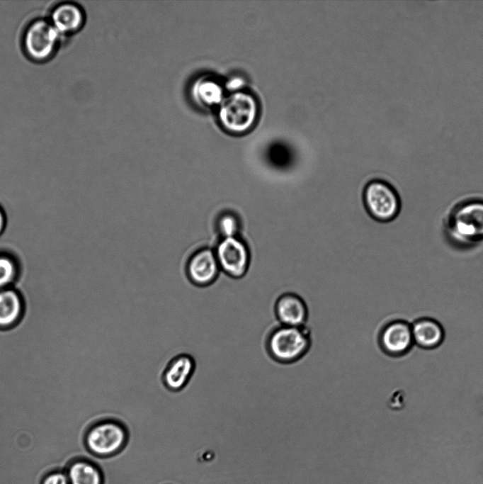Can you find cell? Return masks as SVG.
<instances>
[{
  "label": "cell",
  "mask_w": 483,
  "mask_h": 484,
  "mask_svg": "<svg viewBox=\"0 0 483 484\" xmlns=\"http://www.w3.org/2000/svg\"><path fill=\"white\" fill-rule=\"evenodd\" d=\"M448 242L458 249H470L483 242V197L470 196L454 203L443 220Z\"/></svg>",
  "instance_id": "1"
},
{
  "label": "cell",
  "mask_w": 483,
  "mask_h": 484,
  "mask_svg": "<svg viewBox=\"0 0 483 484\" xmlns=\"http://www.w3.org/2000/svg\"><path fill=\"white\" fill-rule=\"evenodd\" d=\"M62 37L47 18L37 17L25 26L21 39L24 55L31 62L41 64L51 60L61 45Z\"/></svg>",
  "instance_id": "2"
},
{
  "label": "cell",
  "mask_w": 483,
  "mask_h": 484,
  "mask_svg": "<svg viewBox=\"0 0 483 484\" xmlns=\"http://www.w3.org/2000/svg\"><path fill=\"white\" fill-rule=\"evenodd\" d=\"M311 343V331L306 324L300 327L279 325L269 333L266 349L275 361L290 364L303 357L309 351Z\"/></svg>",
  "instance_id": "3"
},
{
  "label": "cell",
  "mask_w": 483,
  "mask_h": 484,
  "mask_svg": "<svg viewBox=\"0 0 483 484\" xmlns=\"http://www.w3.org/2000/svg\"><path fill=\"white\" fill-rule=\"evenodd\" d=\"M258 103L251 93L241 90L229 93L218 106L217 117L221 126L233 134H243L255 125Z\"/></svg>",
  "instance_id": "4"
},
{
  "label": "cell",
  "mask_w": 483,
  "mask_h": 484,
  "mask_svg": "<svg viewBox=\"0 0 483 484\" xmlns=\"http://www.w3.org/2000/svg\"><path fill=\"white\" fill-rule=\"evenodd\" d=\"M365 208L371 218L380 223L394 220L402 209V201L397 189L382 179L369 181L363 194Z\"/></svg>",
  "instance_id": "5"
},
{
  "label": "cell",
  "mask_w": 483,
  "mask_h": 484,
  "mask_svg": "<svg viewBox=\"0 0 483 484\" xmlns=\"http://www.w3.org/2000/svg\"><path fill=\"white\" fill-rule=\"evenodd\" d=\"M127 438V429L122 422L117 419H106L89 428L85 443L93 454L106 458L118 454L125 446Z\"/></svg>",
  "instance_id": "6"
},
{
  "label": "cell",
  "mask_w": 483,
  "mask_h": 484,
  "mask_svg": "<svg viewBox=\"0 0 483 484\" xmlns=\"http://www.w3.org/2000/svg\"><path fill=\"white\" fill-rule=\"evenodd\" d=\"M220 271L234 278H242L248 271L250 252L238 237L221 238L214 250Z\"/></svg>",
  "instance_id": "7"
},
{
  "label": "cell",
  "mask_w": 483,
  "mask_h": 484,
  "mask_svg": "<svg viewBox=\"0 0 483 484\" xmlns=\"http://www.w3.org/2000/svg\"><path fill=\"white\" fill-rule=\"evenodd\" d=\"M378 344L382 351L389 356L407 354L414 345L411 324L403 319L387 322L379 332Z\"/></svg>",
  "instance_id": "8"
},
{
  "label": "cell",
  "mask_w": 483,
  "mask_h": 484,
  "mask_svg": "<svg viewBox=\"0 0 483 484\" xmlns=\"http://www.w3.org/2000/svg\"><path fill=\"white\" fill-rule=\"evenodd\" d=\"M47 18L62 38L79 33L86 22L82 6L69 1L56 4L51 8Z\"/></svg>",
  "instance_id": "9"
},
{
  "label": "cell",
  "mask_w": 483,
  "mask_h": 484,
  "mask_svg": "<svg viewBox=\"0 0 483 484\" xmlns=\"http://www.w3.org/2000/svg\"><path fill=\"white\" fill-rule=\"evenodd\" d=\"M220 271L214 250L202 248L195 251L186 264V274L189 281L200 287L212 283Z\"/></svg>",
  "instance_id": "10"
},
{
  "label": "cell",
  "mask_w": 483,
  "mask_h": 484,
  "mask_svg": "<svg viewBox=\"0 0 483 484\" xmlns=\"http://www.w3.org/2000/svg\"><path fill=\"white\" fill-rule=\"evenodd\" d=\"M274 312L282 325L300 327L307 322V305L301 296L294 293L280 295L275 303Z\"/></svg>",
  "instance_id": "11"
},
{
  "label": "cell",
  "mask_w": 483,
  "mask_h": 484,
  "mask_svg": "<svg viewBox=\"0 0 483 484\" xmlns=\"http://www.w3.org/2000/svg\"><path fill=\"white\" fill-rule=\"evenodd\" d=\"M195 368L193 357L188 354H181L172 358L163 370L162 381L172 392L183 390L190 381Z\"/></svg>",
  "instance_id": "12"
},
{
  "label": "cell",
  "mask_w": 483,
  "mask_h": 484,
  "mask_svg": "<svg viewBox=\"0 0 483 484\" xmlns=\"http://www.w3.org/2000/svg\"><path fill=\"white\" fill-rule=\"evenodd\" d=\"M414 344L424 350L439 347L445 340V331L443 325L435 318L422 317L411 324Z\"/></svg>",
  "instance_id": "13"
},
{
  "label": "cell",
  "mask_w": 483,
  "mask_h": 484,
  "mask_svg": "<svg viewBox=\"0 0 483 484\" xmlns=\"http://www.w3.org/2000/svg\"><path fill=\"white\" fill-rule=\"evenodd\" d=\"M191 96L199 106L212 108L219 106L225 98V87L211 75L199 77L192 84Z\"/></svg>",
  "instance_id": "14"
},
{
  "label": "cell",
  "mask_w": 483,
  "mask_h": 484,
  "mask_svg": "<svg viewBox=\"0 0 483 484\" xmlns=\"http://www.w3.org/2000/svg\"><path fill=\"white\" fill-rule=\"evenodd\" d=\"M23 312L24 300L20 291L11 288L0 289V329L16 325Z\"/></svg>",
  "instance_id": "15"
},
{
  "label": "cell",
  "mask_w": 483,
  "mask_h": 484,
  "mask_svg": "<svg viewBox=\"0 0 483 484\" xmlns=\"http://www.w3.org/2000/svg\"><path fill=\"white\" fill-rule=\"evenodd\" d=\"M66 473L69 484L103 483V477L100 468L95 464L85 460L74 461Z\"/></svg>",
  "instance_id": "16"
},
{
  "label": "cell",
  "mask_w": 483,
  "mask_h": 484,
  "mask_svg": "<svg viewBox=\"0 0 483 484\" xmlns=\"http://www.w3.org/2000/svg\"><path fill=\"white\" fill-rule=\"evenodd\" d=\"M216 227L221 238L238 237L242 227L241 220L236 213L226 211L217 218Z\"/></svg>",
  "instance_id": "17"
},
{
  "label": "cell",
  "mask_w": 483,
  "mask_h": 484,
  "mask_svg": "<svg viewBox=\"0 0 483 484\" xmlns=\"http://www.w3.org/2000/svg\"><path fill=\"white\" fill-rule=\"evenodd\" d=\"M16 265L9 257L0 256V289L9 288L16 276Z\"/></svg>",
  "instance_id": "18"
},
{
  "label": "cell",
  "mask_w": 483,
  "mask_h": 484,
  "mask_svg": "<svg viewBox=\"0 0 483 484\" xmlns=\"http://www.w3.org/2000/svg\"><path fill=\"white\" fill-rule=\"evenodd\" d=\"M42 484H69L66 472L54 471L46 475Z\"/></svg>",
  "instance_id": "19"
},
{
  "label": "cell",
  "mask_w": 483,
  "mask_h": 484,
  "mask_svg": "<svg viewBox=\"0 0 483 484\" xmlns=\"http://www.w3.org/2000/svg\"><path fill=\"white\" fill-rule=\"evenodd\" d=\"M244 86V81L242 78L235 77L231 78L224 85L225 89L229 91V93L243 90Z\"/></svg>",
  "instance_id": "20"
},
{
  "label": "cell",
  "mask_w": 483,
  "mask_h": 484,
  "mask_svg": "<svg viewBox=\"0 0 483 484\" xmlns=\"http://www.w3.org/2000/svg\"><path fill=\"white\" fill-rule=\"evenodd\" d=\"M5 226V218L3 212L0 210V233L3 231Z\"/></svg>",
  "instance_id": "21"
},
{
  "label": "cell",
  "mask_w": 483,
  "mask_h": 484,
  "mask_svg": "<svg viewBox=\"0 0 483 484\" xmlns=\"http://www.w3.org/2000/svg\"><path fill=\"white\" fill-rule=\"evenodd\" d=\"M308 394H309V393L307 391V396H306L305 401H306V400H307V395H308ZM305 404H304V406H305ZM303 408H304V407H303ZM302 410H303V409H302ZM302 413H301V415H302ZM301 415H300V417H301Z\"/></svg>",
  "instance_id": "22"
},
{
  "label": "cell",
  "mask_w": 483,
  "mask_h": 484,
  "mask_svg": "<svg viewBox=\"0 0 483 484\" xmlns=\"http://www.w3.org/2000/svg\"><path fill=\"white\" fill-rule=\"evenodd\" d=\"M323 393H322V395H321V397H320V398H322V395H324V394H323ZM319 400H320V399H319ZM319 402H318V403H319ZM317 405H318V404H317ZM316 408H317V407H316ZM315 410H316V409H315ZM314 411H315V410H314ZM313 414H314V413H313Z\"/></svg>",
  "instance_id": "23"
}]
</instances>
